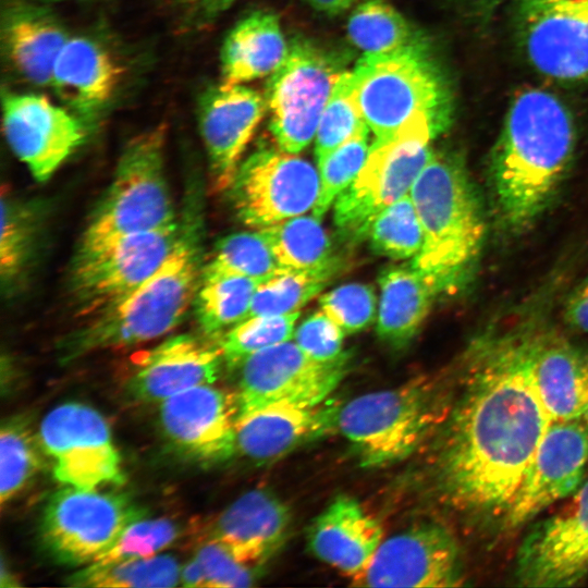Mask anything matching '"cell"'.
I'll use <instances>...</instances> for the list:
<instances>
[{
  "mask_svg": "<svg viewBox=\"0 0 588 588\" xmlns=\"http://www.w3.org/2000/svg\"><path fill=\"white\" fill-rule=\"evenodd\" d=\"M339 406L274 404L236 420V451L260 462L280 458L336 427Z\"/></svg>",
  "mask_w": 588,
  "mask_h": 588,
  "instance_id": "obj_26",
  "label": "cell"
},
{
  "mask_svg": "<svg viewBox=\"0 0 588 588\" xmlns=\"http://www.w3.org/2000/svg\"><path fill=\"white\" fill-rule=\"evenodd\" d=\"M347 33L365 54L391 53L428 42L384 0H366L356 7Z\"/></svg>",
  "mask_w": 588,
  "mask_h": 588,
  "instance_id": "obj_33",
  "label": "cell"
},
{
  "mask_svg": "<svg viewBox=\"0 0 588 588\" xmlns=\"http://www.w3.org/2000/svg\"><path fill=\"white\" fill-rule=\"evenodd\" d=\"M448 411L438 388L418 379L350 400L339 407L336 427L363 466L378 467L412 455Z\"/></svg>",
  "mask_w": 588,
  "mask_h": 588,
  "instance_id": "obj_6",
  "label": "cell"
},
{
  "mask_svg": "<svg viewBox=\"0 0 588 588\" xmlns=\"http://www.w3.org/2000/svg\"><path fill=\"white\" fill-rule=\"evenodd\" d=\"M383 539L379 520L348 495L333 499L307 529V543L313 554L351 577L355 585Z\"/></svg>",
  "mask_w": 588,
  "mask_h": 588,
  "instance_id": "obj_23",
  "label": "cell"
},
{
  "mask_svg": "<svg viewBox=\"0 0 588 588\" xmlns=\"http://www.w3.org/2000/svg\"><path fill=\"white\" fill-rule=\"evenodd\" d=\"M343 72L322 49L293 40L266 90L269 128L280 149L297 154L310 144Z\"/></svg>",
  "mask_w": 588,
  "mask_h": 588,
  "instance_id": "obj_10",
  "label": "cell"
},
{
  "mask_svg": "<svg viewBox=\"0 0 588 588\" xmlns=\"http://www.w3.org/2000/svg\"><path fill=\"white\" fill-rule=\"evenodd\" d=\"M145 510L119 492L65 486L45 505L39 536L59 563L86 566L96 562Z\"/></svg>",
  "mask_w": 588,
  "mask_h": 588,
  "instance_id": "obj_9",
  "label": "cell"
},
{
  "mask_svg": "<svg viewBox=\"0 0 588 588\" xmlns=\"http://www.w3.org/2000/svg\"><path fill=\"white\" fill-rule=\"evenodd\" d=\"M160 425L169 441L183 454L218 463L236 451V395L204 384L160 402Z\"/></svg>",
  "mask_w": 588,
  "mask_h": 588,
  "instance_id": "obj_20",
  "label": "cell"
},
{
  "mask_svg": "<svg viewBox=\"0 0 588 588\" xmlns=\"http://www.w3.org/2000/svg\"><path fill=\"white\" fill-rule=\"evenodd\" d=\"M39 443L53 461L54 478L81 489L121 485L125 475L107 420L78 402L51 409L39 427Z\"/></svg>",
  "mask_w": 588,
  "mask_h": 588,
  "instance_id": "obj_13",
  "label": "cell"
},
{
  "mask_svg": "<svg viewBox=\"0 0 588 588\" xmlns=\"http://www.w3.org/2000/svg\"><path fill=\"white\" fill-rule=\"evenodd\" d=\"M179 536L180 527L172 519L143 517L133 522L118 541L91 564L107 565L152 556L170 547Z\"/></svg>",
  "mask_w": 588,
  "mask_h": 588,
  "instance_id": "obj_43",
  "label": "cell"
},
{
  "mask_svg": "<svg viewBox=\"0 0 588 588\" xmlns=\"http://www.w3.org/2000/svg\"><path fill=\"white\" fill-rule=\"evenodd\" d=\"M16 579L12 576V574L5 569L4 563L2 562L1 566V587H12L17 586Z\"/></svg>",
  "mask_w": 588,
  "mask_h": 588,
  "instance_id": "obj_52",
  "label": "cell"
},
{
  "mask_svg": "<svg viewBox=\"0 0 588 588\" xmlns=\"http://www.w3.org/2000/svg\"><path fill=\"white\" fill-rule=\"evenodd\" d=\"M588 464V424L551 421L542 436L504 522L516 528L583 485Z\"/></svg>",
  "mask_w": 588,
  "mask_h": 588,
  "instance_id": "obj_18",
  "label": "cell"
},
{
  "mask_svg": "<svg viewBox=\"0 0 588 588\" xmlns=\"http://www.w3.org/2000/svg\"><path fill=\"white\" fill-rule=\"evenodd\" d=\"M203 226L199 188L192 185L168 258L131 294L65 336L60 344L61 360L135 345L172 331L193 305L200 281L205 266Z\"/></svg>",
  "mask_w": 588,
  "mask_h": 588,
  "instance_id": "obj_3",
  "label": "cell"
},
{
  "mask_svg": "<svg viewBox=\"0 0 588 588\" xmlns=\"http://www.w3.org/2000/svg\"><path fill=\"white\" fill-rule=\"evenodd\" d=\"M266 107V99L243 84L221 83L201 95L198 103L199 130L217 189L231 185L241 156Z\"/></svg>",
  "mask_w": 588,
  "mask_h": 588,
  "instance_id": "obj_21",
  "label": "cell"
},
{
  "mask_svg": "<svg viewBox=\"0 0 588 588\" xmlns=\"http://www.w3.org/2000/svg\"><path fill=\"white\" fill-rule=\"evenodd\" d=\"M315 216H296L258 229L286 269L326 271L339 268L332 244Z\"/></svg>",
  "mask_w": 588,
  "mask_h": 588,
  "instance_id": "obj_32",
  "label": "cell"
},
{
  "mask_svg": "<svg viewBox=\"0 0 588 588\" xmlns=\"http://www.w3.org/2000/svg\"><path fill=\"white\" fill-rule=\"evenodd\" d=\"M366 126L354 99L351 72L344 71L319 120L315 136L317 163Z\"/></svg>",
  "mask_w": 588,
  "mask_h": 588,
  "instance_id": "obj_42",
  "label": "cell"
},
{
  "mask_svg": "<svg viewBox=\"0 0 588 588\" xmlns=\"http://www.w3.org/2000/svg\"><path fill=\"white\" fill-rule=\"evenodd\" d=\"M237 0H171L183 24L189 28H201L223 12L230 9Z\"/></svg>",
  "mask_w": 588,
  "mask_h": 588,
  "instance_id": "obj_47",
  "label": "cell"
},
{
  "mask_svg": "<svg viewBox=\"0 0 588 588\" xmlns=\"http://www.w3.org/2000/svg\"><path fill=\"white\" fill-rule=\"evenodd\" d=\"M181 581V568L169 554L125 560L107 565L89 564L68 577L77 587H174Z\"/></svg>",
  "mask_w": 588,
  "mask_h": 588,
  "instance_id": "obj_34",
  "label": "cell"
},
{
  "mask_svg": "<svg viewBox=\"0 0 588 588\" xmlns=\"http://www.w3.org/2000/svg\"><path fill=\"white\" fill-rule=\"evenodd\" d=\"M287 51L278 17L254 12L237 22L223 42L222 83L243 84L272 74Z\"/></svg>",
  "mask_w": 588,
  "mask_h": 588,
  "instance_id": "obj_29",
  "label": "cell"
},
{
  "mask_svg": "<svg viewBox=\"0 0 588 588\" xmlns=\"http://www.w3.org/2000/svg\"><path fill=\"white\" fill-rule=\"evenodd\" d=\"M579 290L588 294V280L579 287Z\"/></svg>",
  "mask_w": 588,
  "mask_h": 588,
  "instance_id": "obj_53",
  "label": "cell"
},
{
  "mask_svg": "<svg viewBox=\"0 0 588 588\" xmlns=\"http://www.w3.org/2000/svg\"><path fill=\"white\" fill-rule=\"evenodd\" d=\"M379 285L377 334L384 343L403 347L418 332L438 294L412 265L384 269Z\"/></svg>",
  "mask_w": 588,
  "mask_h": 588,
  "instance_id": "obj_30",
  "label": "cell"
},
{
  "mask_svg": "<svg viewBox=\"0 0 588 588\" xmlns=\"http://www.w3.org/2000/svg\"><path fill=\"white\" fill-rule=\"evenodd\" d=\"M517 42L554 81L588 84V0H515Z\"/></svg>",
  "mask_w": 588,
  "mask_h": 588,
  "instance_id": "obj_14",
  "label": "cell"
},
{
  "mask_svg": "<svg viewBox=\"0 0 588 588\" xmlns=\"http://www.w3.org/2000/svg\"><path fill=\"white\" fill-rule=\"evenodd\" d=\"M306 1L310 5H313L316 10L333 15V14H338L345 11L352 4H354L357 0H306Z\"/></svg>",
  "mask_w": 588,
  "mask_h": 588,
  "instance_id": "obj_50",
  "label": "cell"
},
{
  "mask_svg": "<svg viewBox=\"0 0 588 588\" xmlns=\"http://www.w3.org/2000/svg\"><path fill=\"white\" fill-rule=\"evenodd\" d=\"M431 142L411 131L373 140L357 176L334 201V223L345 240L366 238L373 219L408 194L434 152Z\"/></svg>",
  "mask_w": 588,
  "mask_h": 588,
  "instance_id": "obj_11",
  "label": "cell"
},
{
  "mask_svg": "<svg viewBox=\"0 0 588 588\" xmlns=\"http://www.w3.org/2000/svg\"><path fill=\"white\" fill-rule=\"evenodd\" d=\"M166 126L158 125L125 145L110 185L88 218L81 246L177 222L166 176Z\"/></svg>",
  "mask_w": 588,
  "mask_h": 588,
  "instance_id": "obj_7",
  "label": "cell"
},
{
  "mask_svg": "<svg viewBox=\"0 0 588 588\" xmlns=\"http://www.w3.org/2000/svg\"><path fill=\"white\" fill-rule=\"evenodd\" d=\"M319 188V171L310 162L267 146L238 164L229 186L238 219L256 229L313 209Z\"/></svg>",
  "mask_w": 588,
  "mask_h": 588,
  "instance_id": "obj_12",
  "label": "cell"
},
{
  "mask_svg": "<svg viewBox=\"0 0 588 588\" xmlns=\"http://www.w3.org/2000/svg\"><path fill=\"white\" fill-rule=\"evenodd\" d=\"M370 247L392 259L414 258L422 246L420 221L409 194L383 209L367 234Z\"/></svg>",
  "mask_w": 588,
  "mask_h": 588,
  "instance_id": "obj_38",
  "label": "cell"
},
{
  "mask_svg": "<svg viewBox=\"0 0 588 588\" xmlns=\"http://www.w3.org/2000/svg\"><path fill=\"white\" fill-rule=\"evenodd\" d=\"M38 223L34 205L2 193L0 274L2 285L8 290L22 279L33 259Z\"/></svg>",
  "mask_w": 588,
  "mask_h": 588,
  "instance_id": "obj_35",
  "label": "cell"
},
{
  "mask_svg": "<svg viewBox=\"0 0 588 588\" xmlns=\"http://www.w3.org/2000/svg\"><path fill=\"white\" fill-rule=\"evenodd\" d=\"M507 0H466L474 13L488 17Z\"/></svg>",
  "mask_w": 588,
  "mask_h": 588,
  "instance_id": "obj_51",
  "label": "cell"
},
{
  "mask_svg": "<svg viewBox=\"0 0 588 588\" xmlns=\"http://www.w3.org/2000/svg\"><path fill=\"white\" fill-rule=\"evenodd\" d=\"M261 281L205 264L193 307L198 324L209 338L222 336L244 320Z\"/></svg>",
  "mask_w": 588,
  "mask_h": 588,
  "instance_id": "obj_31",
  "label": "cell"
},
{
  "mask_svg": "<svg viewBox=\"0 0 588 588\" xmlns=\"http://www.w3.org/2000/svg\"><path fill=\"white\" fill-rule=\"evenodd\" d=\"M220 346L191 334L168 338L138 360L127 390L142 402H162L182 391L212 384L221 370Z\"/></svg>",
  "mask_w": 588,
  "mask_h": 588,
  "instance_id": "obj_22",
  "label": "cell"
},
{
  "mask_svg": "<svg viewBox=\"0 0 588 588\" xmlns=\"http://www.w3.org/2000/svg\"><path fill=\"white\" fill-rule=\"evenodd\" d=\"M564 318L572 329L588 333V294L579 289L574 292L566 302Z\"/></svg>",
  "mask_w": 588,
  "mask_h": 588,
  "instance_id": "obj_48",
  "label": "cell"
},
{
  "mask_svg": "<svg viewBox=\"0 0 588 588\" xmlns=\"http://www.w3.org/2000/svg\"><path fill=\"white\" fill-rule=\"evenodd\" d=\"M574 118L554 94L528 88L511 101L489 160L498 218L505 230L529 228L548 208L576 146Z\"/></svg>",
  "mask_w": 588,
  "mask_h": 588,
  "instance_id": "obj_2",
  "label": "cell"
},
{
  "mask_svg": "<svg viewBox=\"0 0 588 588\" xmlns=\"http://www.w3.org/2000/svg\"><path fill=\"white\" fill-rule=\"evenodd\" d=\"M528 342L532 379L551 421L588 424V352L550 333Z\"/></svg>",
  "mask_w": 588,
  "mask_h": 588,
  "instance_id": "obj_25",
  "label": "cell"
},
{
  "mask_svg": "<svg viewBox=\"0 0 588 588\" xmlns=\"http://www.w3.org/2000/svg\"><path fill=\"white\" fill-rule=\"evenodd\" d=\"M1 38L21 75L33 84L50 85L54 61L69 38L51 13L32 3L11 2L2 13Z\"/></svg>",
  "mask_w": 588,
  "mask_h": 588,
  "instance_id": "obj_28",
  "label": "cell"
},
{
  "mask_svg": "<svg viewBox=\"0 0 588 588\" xmlns=\"http://www.w3.org/2000/svg\"><path fill=\"white\" fill-rule=\"evenodd\" d=\"M181 584L184 587H206L205 574L196 556L182 567Z\"/></svg>",
  "mask_w": 588,
  "mask_h": 588,
  "instance_id": "obj_49",
  "label": "cell"
},
{
  "mask_svg": "<svg viewBox=\"0 0 588 588\" xmlns=\"http://www.w3.org/2000/svg\"><path fill=\"white\" fill-rule=\"evenodd\" d=\"M41 466L37 441L27 422L13 417L0 429V501L13 498Z\"/></svg>",
  "mask_w": 588,
  "mask_h": 588,
  "instance_id": "obj_37",
  "label": "cell"
},
{
  "mask_svg": "<svg viewBox=\"0 0 588 588\" xmlns=\"http://www.w3.org/2000/svg\"><path fill=\"white\" fill-rule=\"evenodd\" d=\"M588 575V479L561 512L538 522L517 552L515 578L526 587H568Z\"/></svg>",
  "mask_w": 588,
  "mask_h": 588,
  "instance_id": "obj_17",
  "label": "cell"
},
{
  "mask_svg": "<svg viewBox=\"0 0 588 588\" xmlns=\"http://www.w3.org/2000/svg\"><path fill=\"white\" fill-rule=\"evenodd\" d=\"M179 222L81 246L70 269V294L82 315H96L136 290L170 255Z\"/></svg>",
  "mask_w": 588,
  "mask_h": 588,
  "instance_id": "obj_8",
  "label": "cell"
},
{
  "mask_svg": "<svg viewBox=\"0 0 588 588\" xmlns=\"http://www.w3.org/2000/svg\"><path fill=\"white\" fill-rule=\"evenodd\" d=\"M122 77L117 59L98 41L69 37L52 70L58 96L85 123L94 121L112 99Z\"/></svg>",
  "mask_w": 588,
  "mask_h": 588,
  "instance_id": "obj_27",
  "label": "cell"
},
{
  "mask_svg": "<svg viewBox=\"0 0 588 588\" xmlns=\"http://www.w3.org/2000/svg\"><path fill=\"white\" fill-rule=\"evenodd\" d=\"M346 364L314 360L291 340L262 350L240 366L237 418L274 404H322L342 381Z\"/></svg>",
  "mask_w": 588,
  "mask_h": 588,
  "instance_id": "obj_15",
  "label": "cell"
},
{
  "mask_svg": "<svg viewBox=\"0 0 588 588\" xmlns=\"http://www.w3.org/2000/svg\"><path fill=\"white\" fill-rule=\"evenodd\" d=\"M195 556L201 564L206 587H249L256 580L258 567L240 562L215 540L201 544Z\"/></svg>",
  "mask_w": 588,
  "mask_h": 588,
  "instance_id": "obj_46",
  "label": "cell"
},
{
  "mask_svg": "<svg viewBox=\"0 0 588 588\" xmlns=\"http://www.w3.org/2000/svg\"><path fill=\"white\" fill-rule=\"evenodd\" d=\"M345 332L322 310L308 316L295 330L294 342L310 358L332 364L347 359Z\"/></svg>",
  "mask_w": 588,
  "mask_h": 588,
  "instance_id": "obj_45",
  "label": "cell"
},
{
  "mask_svg": "<svg viewBox=\"0 0 588 588\" xmlns=\"http://www.w3.org/2000/svg\"><path fill=\"white\" fill-rule=\"evenodd\" d=\"M211 265L261 282L287 270L275 258L265 236L257 232H237L221 238Z\"/></svg>",
  "mask_w": 588,
  "mask_h": 588,
  "instance_id": "obj_40",
  "label": "cell"
},
{
  "mask_svg": "<svg viewBox=\"0 0 588 588\" xmlns=\"http://www.w3.org/2000/svg\"><path fill=\"white\" fill-rule=\"evenodd\" d=\"M463 581L456 538L443 525L426 522L383 539L356 585L439 588L457 587Z\"/></svg>",
  "mask_w": 588,
  "mask_h": 588,
  "instance_id": "obj_16",
  "label": "cell"
},
{
  "mask_svg": "<svg viewBox=\"0 0 588 588\" xmlns=\"http://www.w3.org/2000/svg\"><path fill=\"white\" fill-rule=\"evenodd\" d=\"M369 127L356 132L318 162L320 188L313 208L321 219L338 196L354 181L369 154Z\"/></svg>",
  "mask_w": 588,
  "mask_h": 588,
  "instance_id": "obj_41",
  "label": "cell"
},
{
  "mask_svg": "<svg viewBox=\"0 0 588 588\" xmlns=\"http://www.w3.org/2000/svg\"><path fill=\"white\" fill-rule=\"evenodd\" d=\"M409 195L422 230V246L411 265L438 295L453 293L468 281L486 233L464 161L454 152L434 151Z\"/></svg>",
  "mask_w": 588,
  "mask_h": 588,
  "instance_id": "obj_4",
  "label": "cell"
},
{
  "mask_svg": "<svg viewBox=\"0 0 588 588\" xmlns=\"http://www.w3.org/2000/svg\"><path fill=\"white\" fill-rule=\"evenodd\" d=\"M351 79L354 99L376 139L412 131L433 140L452 125V86L429 42L364 54Z\"/></svg>",
  "mask_w": 588,
  "mask_h": 588,
  "instance_id": "obj_5",
  "label": "cell"
},
{
  "mask_svg": "<svg viewBox=\"0 0 588 588\" xmlns=\"http://www.w3.org/2000/svg\"><path fill=\"white\" fill-rule=\"evenodd\" d=\"M46 2H65V1H73V0H42Z\"/></svg>",
  "mask_w": 588,
  "mask_h": 588,
  "instance_id": "obj_54",
  "label": "cell"
},
{
  "mask_svg": "<svg viewBox=\"0 0 588 588\" xmlns=\"http://www.w3.org/2000/svg\"><path fill=\"white\" fill-rule=\"evenodd\" d=\"M321 310L345 334L360 332L376 317L377 297L371 285L348 283L323 294L319 299Z\"/></svg>",
  "mask_w": 588,
  "mask_h": 588,
  "instance_id": "obj_44",
  "label": "cell"
},
{
  "mask_svg": "<svg viewBox=\"0 0 588 588\" xmlns=\"http://www.w3.org/2000/svg\"><path fill=\"white\" fill-rule=\"evenodd\" d=\"M2 122L12 151L39 182L49 180L86 137L78 115L42 95L7 94Z\"/></svg>",
  "mask_w": 588,
  "mask_h": 588,
  "instance_id": "obj_19",
  "label": "cell"
},
{
  "mask_svg": "<svg viewBox=\"0 0 588 588\" xmlns=\"http://www.w3.org/2000/svg\"><path fill=\"white\" fill-rule=\"evenodd\" d=\"M299 311L248 317L220 336L219 346L224 362L236 367L249 356L290 341L294 334Z\"/></svg>",
  "mask_w": 588,
  "mask_h": 588,
  "instance_id": "obj_39",
  "label": "cell"
},
{
  "mask_svg": "<svg viewBox=\"0 0 588 588\" xmlns=\"http://www.w3.org/2000/svg\"><path fill=\"white\" fill-rule=\"evenodd\" d=\"M476 353L443 420L436 481L454 510L504 518L551 419L532 379L528 336Z\"/></svg>",
  "mask_w": 588,
  "mask_h": 588,
  "instance_id": "obj_1",
  "label": "cell"
},
{
  "mask_svg": "<svg viewBox=\"0 0 588 588\" xmlns=\"http://www.w3.org/2000/svg\"><path fill=\"white\" fill-rule=\"evenodd\" d=\"M335 272L287 269L261 282L253 296L246 318L298 311L322 291Z\"/></svg>",
  "mask_w": 588,
  "mask_h": 588,
  "instance_id": "obj_36",
  "label": "cell"
},
{
  "mask_svg": "<svg viewBox=\"0 0 588 588\" xmlns=\"http://www.w3.org/2000/svg\"><path fill=\"white\" fill-rule=\"evenodd\" d=\"M291 520L289 506L278 495L254 489L219 515L209 539L240 562L259 567L284 543Z\"/></svg>",
  "mask_w": 588,
  "mask_h": 588,
  "instance_id": "obj_24",
  "label": "cell"
}]
</instances>
